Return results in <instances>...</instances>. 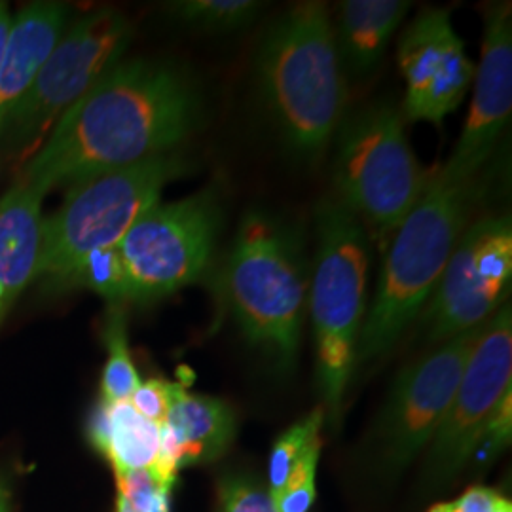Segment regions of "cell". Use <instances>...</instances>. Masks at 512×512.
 Masks as SVG:
<instances>
[{"mask_svg": "<svg viewBox=\"0 0 512 512\" xmlns=\"http://www.w3.org/2000/svg\"><path fill=\"white\" fill-rule=\"evenodd\" d=\"M202 122L203 97L190 74L156 59H122L55 122L19 179L48 194L171 154Z\"/></svg>", "mask_w": 512, "mask_h": 512, "instance_id": "obj_1", "label": "cell"}, {"mask_svg": "<svg viewBox=\"0 0 512 512\" xmlns=\"http://www.w3.org/2000/svg\"><path fill=\"white\" fill-rule=\"evenodd\" d=\"M256 84L285 147L302 162L329 150L346 109V73L323 2H298L266 29Z\"/></svg>", "mask_w": 512, "mask_h": 512, "instance_id": "obj_2", "label": "cell"}, {"mask_svg": "<svg viewBox=\"0 0 512 512\" xmlns=\"http://www.w3.org/2000/svg\"><path fill=\"white\" fill-rule=\"evenodd\" d=\"M482 184L431 173L420 202L389 239L372 306L366 311L357 361L384 357L421 315L440 275L473 220Z\"/></svg>", "mask_w": 512, "mask_h": 512, "instance_id": "obj_3", "label": "cell"}, {"mask_svg": "<svg viewBox=\"0 0 512 512\" xmlns=\"http://www.w3.org/2000/svg\"><path fill=\"white\" fill-rule=\"evenodd\" d=\"M224 287L243 338L289 370L308 310L310 268L293 222L253 209L239 222Z\"/></svg>", "mask_w": 512, "mask_h": 512, "instance_id": "obj_4", "label": "cell"}, {"mask_svg": "<svg viewBox=\"0 0 512 512\" xmlns=\"http://www.w3.org/2000/svg\"><path fill=\"white\" fill-rule=\"evenodd\" d=\"M315 228L317 247L308 311L315 336L321 408L336 423L365 325L370 236L361 220L332 196L317 205Z\"/></svg>", "mask_w": 512, "mask_h": 512, "instance_id": "obj_5", "label": "cell"}, {"mask_svg": "<svg viewBox=\"0 0 512 512\" xmlns=\"http://www.w3.org/2000/svg\"><path fill=\"white\" fill-rule=\"evenodd\" d=\"M334 141L336 200L370 230V238L389 241L433 173L410 147L403 112L387 103L357 110L342 120Z\"/></svg>", "mask_w": 512, "mask_h": 512, "instance_id": "obj_6", "label": "cell"}, {"mask_svg": "<svg viewBox=\"0 0 512 512\" xmlns=\"http://www.w3.org/2000/svg\"><path fill=\"white\" fill-rule=\"evenodd\" d=\"M188 171V162L165 154L71 184L63 205L44 219L37 279L55 287L95 251L116 247L131 224L160 203L167 184Z\"/></svg>", "mask_w": 512, "mask_h": 512, "instance_id": "obj_7", "label": "cell"}, {"mask_svg": "<svg viewBox=\"0 0 512 512\" xmlns=\"http://www.w3.org/2000/svg\"><path fill=\"white\" fill-rule=\"evenodd\" d=\"M128 18L103 8L73 23L38 71L35 82L8 112L0 133L10 150L29 152L74 103L114 69L128 52Z\"/></svg>", "mask_w": 512, "mask_h": 512, "instance_id": "obj_8", "label": "cell"}, {"mask_svg": "<svg viewBox=\"0 0 512 512\" xmlns=\"http://www.w3.org/2000/svg\"><path fill=\"white\" fill-rule=\"evenodd\" d=\"M222 222L215 190L145 211L116 245L129 300L152 302L200 281L213 260Z\"/></svg>", "mask_w": 512, "mask_h": 512, "instance_id": "obj_9", "label": "cell"}, {"mask_svg": "<svg viewBox=\"0 0 512 512\" xmlns=\"http://www.w3.org/2000/svg\"><path fill=\"white\" fill-rule=\"evenodd\" d=\"M511 281V215L471 220L421 311L427 342L442 344L486 325L505 306Z\"/></svg>", "mask_w": 512, "mask_h": 512, "instance_id": "obj_10", "label": "cell"}, {"mask_svg": "<svg viewBox=\"0 0 512 512\" xmlns=\"http://www.w3.org/2000/svg\"><path fill=\"white\" fill-rule=\"evenodd\" d=\"M482 327L437 344L397 376L372 431L376 450L387 467L403 469L431 444L458 391Z\"/></svg>", "mask_w": 512, "mask_h": 512, "instance_id": "obj_11", "label": "cell"}, {"mask_svg": "<svg viewBox=\"0 0 512 512\" xmlns=\"http://www.w3.org/2000/svg\"><path fill=\"white\" fill-rule=\"evenodd\" d=\"M511 389L512 311L505 304L482 327L458 391L431 440L427 465L433 480H448L473 459L482 427Z\"/></svg>", "mask_w": 512, "mask_h": 512, "instance_id": "obj_12", "label": "cell"}, {"mask_svg": "<svg viewBox=\"0 0 512 512\" xmlns=\"http://www.w3.org/2000/svg\"><path fill=\"white\" fill-rule=\"evenodd\" d=\"M397 59L406 84L401 112L410 124L440 126L475 80V63L444 8L421 10L404 29Z\"/></svg>", "mask_w": 512, "mask_h": 512, "instance_id": "obj_13", "label": "cell"}, {"mask_svg": "<svg viewBox=\"0 0 512 512\" xmlns=\"http://www.w3.org/2000/svg\"><path fill=\"white\" fill-rule=\"evenodd\" d=\"M475 95L458 145L440 171L450 179H476L494 154L512 112L511 2L484 8V35L475 69Z\"/></svg>", "mask_w": 512, "mask_h": 512, "instance_id": "obj_14", "label": "cell"}, {"mask_svg": "<svg viewBox=\"0 0 512 512\" xmlns=\"http://www.w3.org/2000/svg\"><path fill=\"white\" fill-rule=\"evenodd\" d=\"M236 437L232 406L215 397L192 395L171 385V403L162 423L160 458L152 473L173 486L177 471L220 458Z\"/></svg>", "mask_w": 512, "mask_h": 512, "instance_id": "obj_15", "label": "cell"}, {"mask_svg": "<svg viewBox=\"0 0 512 512\" xmlns=\"http://www.w3.org/2000/svg\"><path fill=\"white\" fill-rule=\"evenodd\" d=\"M44 192L19 179L0 198V325L31 281L42 245Z\"/></svg>", "mask_w": 512, "mask_h": 512, "instance_id": "obj_16", "label": "cell"}, {"mask_svg": "<svg viewBox=\"0 0 512 512\" xmlns=\"http://www.w3.org/2000/svg\"><path fill=\"white\" fill-rule=\"evenodd\" d=\"M67 19L69 8L59 2H33L12 19L0 65V129L67 31Z\"/></svg>", "mask_w": 512, "mask_h": 512, "instance_id": "obj_17", "label": "cell"}, {"mask_svg": "<svg viewBox=\"0 0 512 512\" xmlns=\"http://www.w3.org/2000/svg\"><path fill=\"white\" fill-rule=\"evenodd\" d=\"M412 10L410 0H344L332 21L344 73L365 78L384 59L389 42Z\"/></svg>", "mask_w": 512, "mask_h": 512, "instance_id": "obj_18", "label": "cell"}, {"mask_svg": "<svg viewBox=\"0 0 512 512\" xmlns=\"http://www.w3.org/2000/svg\"><path fill=\"white\" fill-rule=\"evenodd\" d=\"M92 444L109 459L116 475L152 471L160 458L162 425L148 421L129 404L101 401L90 423Z\"/></svg>", "mask_w": 512, "mask_h": 512, "instance_id": "obj_19", "label": "cell"}, {"mask_svg": "<svg viewBox=\"0 0 512 512\" xmlns=\"http://www.w3.org/2000/svg\"><path fill=\"white\" fill-rule=\"evenodd\" d=\"M167 10L190 29L205 33H236L255 23L264 4L256 0H181L171 2Z\"/></svg>", "mask_w": 512, "mask_h": 512, "instance_id": "obj_20", "label": "cell"}, {"mask_svg": "<svg viewBox=\"0 0 512 512\" xmlns=\"http://www.w3.org/2000/svg\"><path fill=\"white\" fill-rule=\"evenodd\" d=\"M105 344H107V365L101 380V401L105 403H124L129 401L133 391L141 380L137 368L131 361L128 348V330H126V311L122 304H110L107 323H105Z\"/></svg>", "mask_w": 512, "mask_h": 512, "instance_id": "obj_21", "label": "cell"}, {"mask_svg": "<svg viewBox=\"0 0 512 512\" xmlns=\"http://www.w3.org/2000/svg\"><path fill=\"white\" fill-rule=\"evenodd\" d=\"M325 423L323 408H313L306 418L296 421L279 439L275 440L270 467H268V492L272 499H277L283 492L289 476L300 459L308 454L311 446L323 442L321 427Z\"/></svg>", "mask_w": 512, "mask_h": 512, "instance_id": "obj_22", "label": "cell"}, {"mask_svg": "<svg viewBox=\"0 0 512 512\" xmlns=\"http://www.w3.org/2000/svg\"><path fill=\"white\" fill-rule=\"evenodd\" d=\"M71 289H92L110 300V304H122L129 300L128 277L118 247L101 249L86 256L55 287V291Z\"/></svg>", "mask_w": 512, "mask_h": 512, "instance_id": "obj_23", "label": "cell"}, {"mask_svg": "<svg viewBox=\"0 0 512 512\" xmlns=\"http://www.w3.org/2000/svg\"><path fill=\"white\" fill-rule=\"evenodd\" d=\"M323 442L311 446L289 476L283 492L275 499L277 512H308L315 501V473Z\"/></svg>", "mask_w": 512, "mask_h": 512, "instance_id": "obj_24", "label": "cell"}, {"mask_svg": "<svg viewBox=\"0 0 512 512\" xmlns=\"http://www.w3.org/2000/svg\"><path fill=\"white\" fill-rule=\"evenodd\" d=\"M511 437L512 389L503 395V399L495 406L486 425L482 427L473 458H478L480 461L494 458L511 444Z\"/></svg>", "mask_w": 512, "mask_h": 512, "instance_id": "obj_25", "label": "cell"}, {"mask_svg": "<svg viewBox=\"0 0 512 512\" xmlns=\"http://www.w3.org/2000/svg\"><path fill=\"white\" fill-rule=\"evenodd\" d=\"M222 512H277L268 490L245 478H228L220 484Z\"/></svg>", "mask_w": 512, "mask_h": 512, "instance_id": "obj_26", "label": "cell"}, {"mask_svg": "<svg viewBox=\"0 0 512 512\" xmlns=\"http://www.w3.org/2000/svg\"><path fill=\"white\" fill-rule=\"evenodd\" d=\"M171 382L152 378L141 382L129 397V404L148 421L162 425L171 403Z\"/></svg>", "mask_w": 512, "mask_h": 512, "instance_id": "obj_27", "label": "cell"}, {"mask_svg": "<svg viewBox=\"0 0 512 512\" xmlns=\"http://www.w3.org/2000/svg\"><path fill=\"white\" fill-rule=\"evenodd\" d=\"M427 512H512V503L494 488L473 486L456 501L433 505Z\"/></svg>", "mask_w": 512, "mask_h": 512, "instance_id": "obj_28", "label": "cell"}, {"mask_svg": "<svg viewBox=\"0 0 512 512\" xmlns=\"http://www.w3.org/2000/svg\"><path fill=\"white\" fill-rule=\"evenodd\" d=\"M10 29H12V16H10V10H8V4L0 2V65H2L4 52H6Z\"/></svg>", "mask_w": 512, "mask_h": 512, "instance_id": "obj_29", "label": "cell"}, {"mask_svg": "<svg viewBox=\"0 0 512 512\" xmlns=\"http://www.w3.org/2000/svg\"><path fill=\"white\" fill-rule=\"evenodd\" d=\"M0 512H10V501H8V490L0 482Z\"/></svg>", "mask_w": 512, "mask_h": 512, "instance_id": "obj_30", "label": "cell"}]
</instances>
